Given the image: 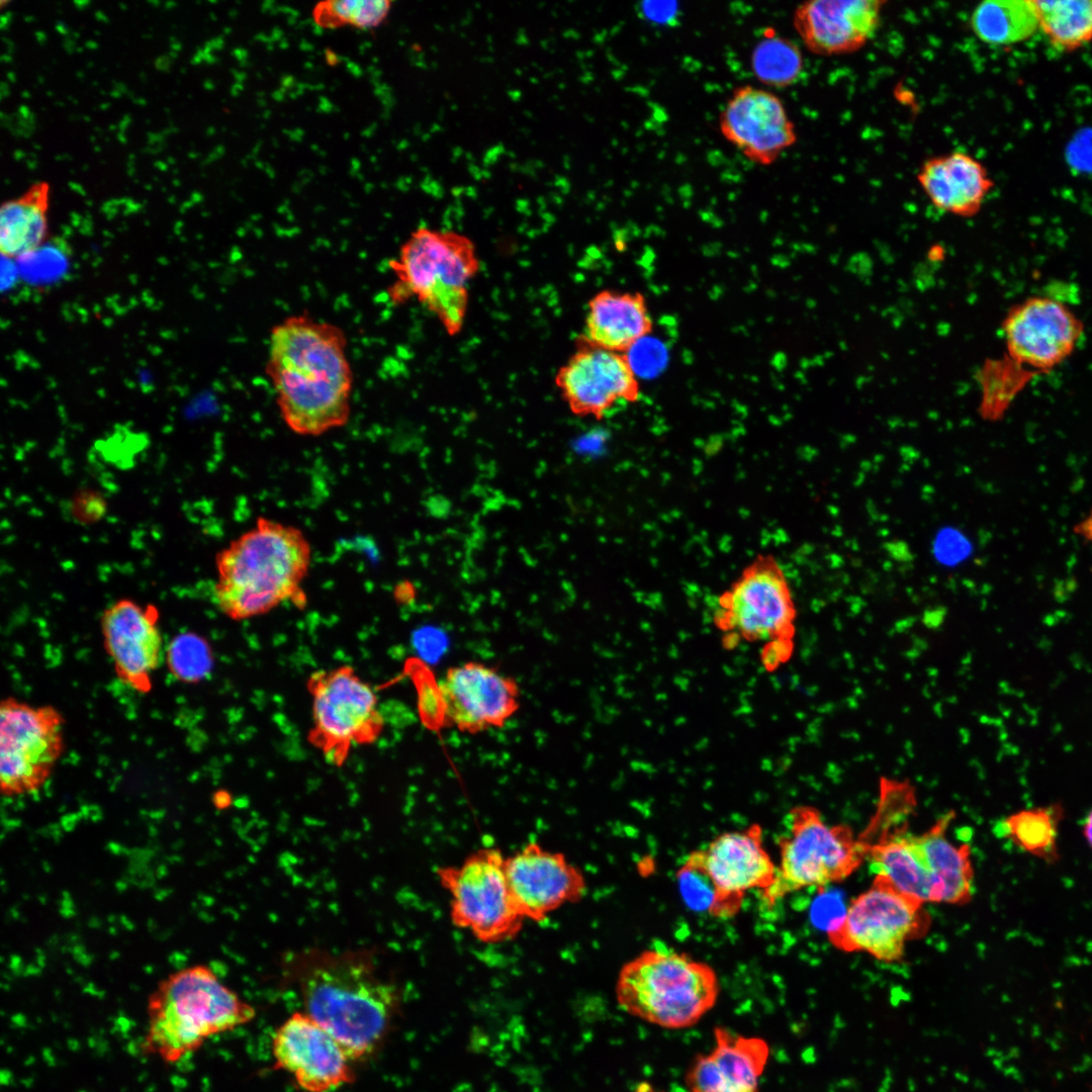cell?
Returning a JSON list of instances; mask_svg holds the SVG:
<instances>
[{
  "label": "cell",
  "instance_id": "obj_8",
  "mask_svg": "<svg viewBox=\"0 0 1092 1092\" xmlns=\"http://www.w3.org/2000/svg\"><path fill=\"white\" fill-rule=\"evenodd\" d=\"M159 1017L155 1025L158 1040L173 1049L192 1046L203 1037L234 1029L252 1021L255 1008L224 986L205 966H195L172 975L154 1002Z\"/></svg>",
  "mask_w": 1092,
  "mask_h": 1092
},
{
  "label": "cell",
  "instance_id": "obj_22",
  "mask_svg": "<svg viewBox=\"0 0 1092 1092\" xmlns=\"http://www.w3.org/2000/svg\"><path fill=\"white\" fill-rule=\"evenodd\" d=\"M715 1046L698 1054L685 1076L689 1092H759L769 1048L761 1037L744 1036L717 1026Z\"/></svg>",
  "mask_w": 1092,
  "mask_h": 1092
},
{
  "label": "cell",
  "instance_id": "obj_6",
  "mask_svg": "<svg viewBox=\"0 0 1092 1092\" xmlns=\"http://www.w3.org/2000/svg\"><path fill=\"white\" fill-rule=\"evenodd\" d=\"M1084 332L1082 320L1063 300L1049 295L1029 296L1005 314V353L988 362L1016 397L1032 379L1067 361Z\"/></svg>",
  "mask_w": 1092,
  "mask_h": 1092
},
{
  "label": "cell",
  "instance_id": "obj_1",
  "mask_svg": "<svg viewBox=\"0 0 1092 1092\" xmlns=\"http://www.w3.org/2000/svg\"><path fill=\"white\" fill-rule=\"evenodd\" d=\"M281 963L283 979L299 993L304 1012L352 1062L379 1048L399 1011L400 994L380 976L372 949L307 947L285 953Z\"/></svg>",
  "mask_w": 1092,
  "mask_h": 1092
},
{
  "label": "cell",
  "instance_id": "obj_28",
  "mask_svg": "<svg viewBox=\"0 0 1092 1092\" xmlns=\"http://www.w3.org/2000/svg\"><path fill=\"white\" fill-rule=\"evenodd\" d=\"M971 28L985 43L1007 46L1029 39L1038 29L1034 0H986L971 15Z\"/></svg>",
  "mask_w": 1092,
  "mask_h": 1092
},
{
  "label": "cell",
  "instance_id": "obj_30",
  "mask_svg": "<svg viewBox=\"0 0 1092 1092\" xmlns=\"http://www.w3.org/2000/svg\"><path fill=\"white\" fill-rule=\"evenodd\" d=\"M750 65L753 75L762 84L784 88L800 77L803 57L794 41L767 27L753 48Z\"/></svg>",
  "mask_w": 1092,
  "mask_h": 1092
},
{
  "label": "cell",
  "instance_id": "obj_31",
  "mask_svg": "<svg viewBox=\"0 0 1092 1092\" xmlns=\"http://www.w3.org/2000/svg\"><path fill=\"white\" fill-rule=\"evenodd\" d=\"M390 9L391 2L387 0H330L314 6L312 18L324 28L349 25L367 30L379 26Z\"/></svg>",
  "mask_w": 1092,
  "mask_h": 1092
},
{
  "label": "cell",
  "instance_id": "obj_38",
  "mask_svg": "<svg viewBox=\"0 0 1092 1092\" xmlns=\"http://www.w3.org/2000/svg\"><path fill=\"white\" fill-rule=\"evenodd\" d=\"M1082 835L1086 844L1092 850V809L1087 813L1082 824Z\"/></svg>",
  "mask_w": 1092,
  "mask_h": 1092
},
{
  "label": "cell",
  "instance_id": "obj_21",
  "mask_svg": "<svg viewBox=\"0 0 1092 1092\" xmlns=\"http://www.w3.org/2000/svg\"><path fill=\"white\" fill-rule=\"evenodd\" d=\"M884 4L880 0L806 1L796 7L793 24L812 54H851L874 36Z\"/></svg>",
  "mask_w": 1092,
  "mask_h": 1092
},
{
  "label": "cell",
  "instance_id": "obj_2",
  "mask_svg": "<svg viewBox=\"0 0 1092 1092\" xmlns=\"http://www.w3.org/2000/svg\"><path fill=\"white\" fill-rule=\"evenodd\" d=\"M266 375L293 433L316 437L345 426L354 376L347 337L337 325L293 314L270 332Z\"/></svg>",
  "mask_w": 1092,
  "mask_h": 1092
},
{
  "label": "cell",
  "instance_id": "obj_34",
  "mask_svg": "<svg viewBox=\"0 0 1092 1092\" xmlns=\"http://www.w3.org/2000/svg\"><path fill=\"white\" fill-rule=\"evenodd\" d=\"M168 652L174 673L185 680L201 677L209 666V651L201 638L185 634L177 638Z\"/></svg>",
  "mask_w": 1092,
  "mask_h": 1092
},
{
  "label": "cell",
  "instance_id": "obj_9",
  "mask_svg": "<svg viewBox=\"0 0 1092 1092\" xmlns=\"http://www.w3.org/2000/svg\"><path fill=\"white\" fill-rule=\"evenodd\" d=\"M505 860L499 849L483 847L460 866L437 869L440 884L451 898L452 923L485 943L516 937L525 920L512 895Z\"/></svg>",
  "mask_w": 1092,
  "mask_h": 1092
},
{
  "label": "cell",
  "instance_id": "obj_4",
  "mask_svg": "<svg viewBox=\"0 0 1092 1092\" xmlns=\"http://www.w3.org/2000/svg\"><path fill=\"white\" fill-rule=\"evenodd\" d=\"M719 993V978L709 964L662 949H646L624 964L615 987L625 1012L667 1029L697 1024Z\"/></svg>",
  "mask_w": 1092,
  "mask_h": 1092
},
{
  "label": "cell",
  "instance_id": "obj_37",
  "mask_svg": "<svg viewBox=\"0 0 1092 1092\" xmlns=\"http://www.w3.org/2000/svg\"><path fill=\"white\" fill-rule=\"evenodd\" d=\"M1074 531L1086 541L1092 542V510L1083 520L1075 525Z\"/></svg>",
  "mask_w": 1092,
  "mask_h": 1092
},
{
  "label": "cell",
  "instance_id": "obj_25",
  "mask_svg": "<svg viewBox=\"0 0 1092 1092\" xmlns=\"http://www.w3.org/2000/svg\"><path fill=\"white\" fill-rule=\"evenodd\" d=\"M953 818H939L927 831L917 834L929 871L936 884L940 903L968 904L974 894V869L969 844L956 845L946 837Z\"/></svg>",
  "mask_w": 1092,
  "mask_h": 1092
},
{
  "label": "cell",
  "instance_id": "obj_15",
  "mask_svg": "<svg viewBox=\"0 0 1092 1092\" xmlns=\"http://www.w3.org/2000/svg\"><path fill=\"white\" fill-rule=\"evenodd\" d=\"M724 139L750 162L769 166L797 142L794 122L772 92L751 85L736 87L719 116Z\"/></svg>",
  "mask_w": 1092,
  "mask_h": 1092
},
{
  "label": "cell",
  "instance_id": "obj_3",
  "mask_svg": "<svg viewBox=\"0 0 1092 1092\" xmlns=\"http://www.w3.org/2000/svg\"><path fill=\"white\" fill-rule=\"evenodd\" d=\"M310 563L311 546L299 528L258 517L216 554L214 602L236 621L264 615L286 602L302 607Z\"/></svg>",
  "mask_w": 1092,
  "mask_h": 1092
},
{
  "label": "cell",
  "instance_id": "obj_17",
  "mask_svg": "<svg viewBox=\"0 0 1092 1092\" xmlns=\"http://www.w3.org/2000/svg\"><path fill=\"white\" fill-rule=\"evenodd\" d=\"M505 870L514 900L524 916L535 922L579 901L586 892L583 874L562 853L529 842L506 857Z\"/></svg>",
  "mask_w": 1092,
  "mask_h": 1092
},
{
  "label": "cell",
  "instance_id": "obj_5",
  "mask_svg": "<svg viewBox=\"0 0 1092 1092\" xmlns=\"http://www.w3.org/2000/svg\"><path fill=\"white\" fill-rule=\"evenodd\" d=\"M389 269L395 278L387 291L392 302L416 298L450 336L461 331L468 305L467 284L479 269L475 246L468 237L419 228L389 261Z\"/></svg>",
  "mask_w": 1092,
  "mask_h": 1092
},
{
  "label": "cell",
  "instance_id": "obj_11",
  "mask_svg": "<svg viewBox=\"0 0 1092 1092\" xmlns=\"http://www.w3.org/2000/svg\"><path fill=\"white\" fill-rule=\"evenodd\" d=\"M796 608L789 580L779 560L755 556L717 600L714 622L728 645L746 641L791 639Z\"/></svg>",
  "mask_w": 1092,
  "mask_h": 1092
},
{
  "label": "cell",
  "instance_id": "obj_27",
  "mask_svg": "<svg viewBox=\"0 0 1092 1092\" xmlns=\"http://www.w3.org/2000/svg\"><path fill=\"white\" fill-rule=\"evenodd\" d=\"M1064 816L1060 802L1021 809L1004 818L997 832L1028 855L1055 864L1061 858L1059 838Z\"/></svg>",
  "mask_w": 1092,
  "mask_h": 1092
},
{
  "label": "cell",
  "instance_id": "obj_33",
  "mask_svg": "<svg viewBox=\"0 0 1092 1092\" xmlns=\"http://www.w3.org/2000/svg\"><path fill=\"white\" fill-rule=\"evenodd\" d=\"M624 358L637 379H651L658 376L668 363V350L665 344L648 333L626 350Z\"/></svg>",
  "mask_w": 1092,
  "mask_h": 1092
},
{
  "label": "cell",
  "instance_id": "obj_32",
  "mask_svg": "<svg viewBox=\"0 0 1092 1092\" xmlns=\"http://www.w3.org/2000/svg\"><path fill=\"white\" fill-rule=\"evenodd\" d=\"M680 896L686 905L716 918H725L717 889L706 871L703 849L689 854L676 872Z\"/></svg>",
  "mask_w": 1092,
  "mask_h": 1092
},
{
  "label": "cell",
  "instance_id": "obj_16",
  "mask_svg": "<svg viewBox=\"0 0 1092 1092\" xmlns=\"http://www.w3.org/2000/svg\"><path fill=\"white\" fill-rule=\"evenodd\" d=\"M446 719L457 729L478 733L502 727L519 708L515 679L480 662L447 670L440 685Z\"/></svg>",
  "mask_w": 1092,
  "mask_h": 1092
},
{
  "label": "cell",
  "instance_id": "obj_20",
  "mask_svg": "<svg viewBox=\"0 0 1092 1092\" xmlns=\"http://www.w3.org/2000/svg\"><path fill=\"white\" fill-rule=\"evenodd\" d=\"M703 853L725 918L739 912L747 891H764L775 882L777 866L763 846L762 828L758 824L718 835Z\"/></svg>",
  "mask_w": 1092,
  "mask_h": 1092
},
{
  "label": "cell",
  "instance_id": "obj_13",
  "mask_svg": "<svg viewBox=\"0 0 1092 1092\" xmlns=\"http://www.w3.org/2000/svg\"><path fill=\"white\" fill-rule=\"evenodd\" d=\"M64 749V719L51 706L8 698L0 705V784L7 796L30 793L50 778Z\"/></svg>",
  "mask_w": 1092,
  "mask_h": 1092
},
{
  "label": "cell",
  "instance_id": "obj_12",
  "mask_svg": "<svg viewBox=\"0 0 1092 1092\" xmlns=\"http://www.w3.org/2000/svg\"><path fill=\"white\" fill-rule=\"evenodd\" d=\"M930 927L923 905L875 877L872 887L854 897L838 924L828 930L836 948L862 951L884 963L901 961L906 944Z\"/></svg>",
  "mask_w": 1092,
  "mask_h": 1092
},
{
  "label": "cell",
  "instance_id": "obj_7",
  "mask_svg": "<svg viewBox=\"0 0 1092 1092\" xmlns=\"http://www.w3.org/2000/svg\"><path fill=\"white\" fill-rule=\"evenodd\" d=\"M787 820L789 832L778 841L780 862L775 882L761 891L768 906L792 892L841 882L867 857L864 843L848 826L827 825L814 808L795 807Z\"/></svg>",
  "mask_w": 1092,
  "mask_h": 1092
},
{
  "label": "cell",
  "instance_id": "obj_26",
  "mask_svg": "<svg viewBox=\"0 0 1092 1092\" xmlns=\"http://www.w3.org/2000/svg\"><path fill=\"white\" fill-rule=\"evenodd\" d=\"M49 186L38 183L0 208V250L4 258L20 260L47 242Z\"/></svg>",
  "mask_w": 1092,
  "mask_h": 1092
},
{
  "label": "cell",
  "instance_id": "obj_18",
  "mask_svg": "<svg viewBox=\"0 0 1092 1092\" xmlns=\"http://www.w3.org/2000/svg\"><path fill=\"white\" fill-rule=\"evenodd\" d=\"M555 383L574 414L597 419L638 396L637 380L624 356L589 345L559 368Z\"/></svg>",
  "mask_w": 1092,
  "mask_h": 1092
},
{
  "label": "cell",
  "instance_id": "obj_24",
  "mask_svg": "<svg viewBox=\"0 0 1092 1092\" xmlns=\"http://www.w3.org/2000/svg\"><path fill=\"white\" fill-rule=\"evenodd\" d=\"M650 328L649 314L639 295L606 290L588 303L584 342L617 352L626 350Z\"/></svg>",
  "mask_w": 1092,
  "mask_h": 1092
},
{
  "label": "cell",
  "instance_id": "obj_14",
  "mask_svg": "<svg viewBox=\"0 0 1092 1092\" xmlns=\"http://www.w3.org/2000/svg\"><path fill=\"white\" fill-rule=\"evenodd\" d=\"M272 1054L275 1068L306 1092H329L355 1080L344 1049L305 1012L293 1013L277 1028Z\"/></svg>",
  "mask_w": 1092,
  "mask_h": 1092
},
{
  "label": "cell",
  "instance_id": "obj_39",
  "mask_svg": "<svg viewBox=\"0 0 1092 1092\" xmlns=\"http://www.w3.org/2000/svg\"><path fill=\"white\" fill-rule=\"evenodd\" d=\"M1091 1092H1092V1089H1091Z\"/></svg>",
  "mask_w": 1092,
  "mask_h": 1092
},
{
  "label": "cell",
  "instance_id": "obj_23",
  "mask_svg": "<svg viewBox=\"0 0 1092 1092\" xmlns=\"http://www.w3.org/2000/svg\"><path fill=\"white\" fill-rule=\"evenodd\" d=\"M916 178L936 208L962 217L977 214L994 188L986 167L960 151L926 159Z\"/></svg>",
  "mask_w": 1092,
  "mask_h": 1092
},
{
  "label": "cell",
  "instance_id": "obj_36",
  "mask_svg": "<svg viewBox=\"0 0 1092 1092\" xmlns=\"http://www.w3.org/2000/svg\"><path fill=\"white\" fill-rule=\"evenodd\" d=\"M75 504L76 514L84 520L95 519L104 512V502L93 493L81 494Z\"/></svg>",
  "mask_w": 1092,
  "mask_h": 1092
},
{
  "label": "cell",
  "instance_id": "obj_35",
  "mask_svg": "<svg viewBox=\"0 0 1092 1092\" xmlns=\"http://www.w3.org/2000/svg\"><path fill=\"white\" fill-rule=\"evenodd\" d=\"M792 648L791 639H775L766 642L760 656L763 666L769 671L776 669L790 657Z\"/></svg>",
  "mask_w": 1092,
  "mask_h": 1092
},
{
  "label": "cell",
  "instance_id": "obj_10",
  "mask_svg": "<svg viewBox=\"0 0 1092 1092\" xmlns=\"http://www.w3.org/2000/svg\"><path fill=\"white\" fill-rule=\"evenodd\" d=\"M307 688L313 723L309 740L332 764L342 765L353 746L380 736L384 721L377 697L352 667L315 671Z\"/></svg>",
  "mask_w": 1092,
  "mask_h": 1092
},
{
  "label": "cell",
  "instance_id": "obj_19",
  "mask_svg": "<svg viewBox=\"0 0 1092 1092\" xmlns=\"http://www.w3.org/2000/svg\"><path fill=\"white\" fill-rule=\"evenodd\" d=\"M158 617L155 606L144 607L130 599H120L101 618L104 647L116 673L139 692L151 689L152 675L163 659Z\"/></svg>",
  "mask_w": 1092,
  "mask_h": 1092
},
{
  "label": "cell",
  "instance_id": "obj_29",
  "mask_svg": "<svg viewBox=\"0 0 1092 1092\" xmlns=\"http://www.w3.org/2000/svg\"><path fill=\"white\" fill-rule=\"evenodd\" d=\"M1038 29L1050 44L1073 53L1092 41V0H1034Z\"/></svg>",
  "mask_w": 1092,
  "mask_h": 1092
}]
</instances>
